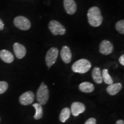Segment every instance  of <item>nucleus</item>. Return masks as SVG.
<instances>
[{"label": "nucleus", "mask_w": 124, "mask_h": 124, "mask_svg": "<svg viewBox=\"0 0 124 124\" xmlns=\"http://www.w3.org/2000/svg\"><path fill=\"white\" fill-rule=\"evenodd\" d=\"M88 22L93 27H98L103 22V16H102L100 9L97 7H93L89 8L87 13Z\"/></svg>", "instance_id": "nucleus-1"}, {"label": "nucleus", "mask_w": 124, "mask_h": 124, "mask_svg": "<svg viewBox=\"0 0 124 124\" xmlns=\"http://www.w3.org/2000/svg\"><path fill=\"white\" fill-rule=\"evenodd\" d=\"M8 89V83L5 81H0V94H4Z\"/></svg>", "instance_id": "nucleus-21"}, {"label": "nucleus", "mask_w": 124, "mask_h": 124, "mask_svg": "<svg viewBox=\"0 0 124 124\" xmlns=\"http://www.w3.org/2000/svg\"><path fill=\"white\" fill-rule=\"evenodd\" d=\"M36 98L39 103L41 105H45L49 100V90L46 85L42 82L36 93Z\"/></svg>", "instance_id": "nucleus-3"}, {"label": "nucleus", "mask_w": 124, "mask_h": 124, "mask_svg": "<svg viewBox=\"0 0 124 124\" xmlns=\"http://www.w3.org/2000/svg\"><path fill=\"white\" fill-rule=\"evenodd\" d=\"M14 25L18 29L23 31H27L31 28V23L28 18L22 16L16 17L13 20Z\"/></svg>", "instance_id": "nucleus-5"}, {"label": "nucleus", "mask_w": 124, "mask_h": 124, "mask_svg": "<svg viewBox=\"0 0 124 124\" xmlns=\"http://www.w3.org/2000/svg\"><path fill=\"white\" fill-rule=\"evenodd\" d=\"M63 6L66 13L70 15H74L77 10V5L74 0H64Z\"/></svg>", "instance_id": "nucleus-10"}, {"label": "nucleus", "mask_w": 124, "mask_h": 124, "mask_svg": "<svg viewBox=\"0 0 124 124\" xmlns=\"http://www.w3.org/2000/svg\"><path fill=\"white\" fill-rule=\"evenodd\" d=\"M99 51L102 55H108L114 51V46L110 41L103 40L100 43L99 46Z\"/></svg>", "instance_id": "nucleus-7"}, {"label": "nucleus", "mask_w": 124, "mask_h": 124, "mask_svg": "<svg viewBox=\"0 0 124 124\" xmlns=\"http://www.w3.org/2000/svg\"><path fill=\"white\" fill-rule=\"evenodd\" d=\"M85 110H86L85 105L81 102H75L71 104L70 110L74 117H77L81 113H83Z\"/></svg>", "instance_id": "nucleus-9"}, {"label": "nucleus", "mask_w": 124, "mask_h": 124, "mask_svg": "<svg viewBox=\"0 0 124 124\" xmlns=\"http://www.w3.org/2000/svg\"><path fill=\"white\" fill-rule=\"evenodd\" d=\"M33 107H34L36 110V113L33 118L35 120H38L41 119L43 116V108L42 105H40L39 103H35L32 105Z\"/></svg>", "instance_id": "nucleus-17"}, {"label": "nucleus", "mask_w": 124, "mask_h": 124, "mask_svg": "<svg viewBox=\"0 0 124 124\" xmlns=\"http://www.w3.org/2000/svg\"><path fill=\"white\" fill-rule=\"evenodd\" d=\"M35 100V94L31 91H27L20 95L19 102L23 106H27L32 104Z\"/></svg>", "instance_id": "nucleus-8"}, {"label": "nucleus", "mask_w": 124, "mask_h": 124, "mask_svg": "<svg viewBox=\"0 0 124 124\" xmlns=\"http://www.w3.org/2000/svg\"><path fill=\"white\" fill-rule=\"evenodd\" d=\"M92 78L94 82L97 84H101L103 82L102 77V71L98 67L94 68L92 71Z\"/></svg>", "instance_id": "nucleus-15"}, {"label": "nucleus", "mask_w": 124, "mask_h": 124, "mask_svg": "<svg viewBox=\"0 0 124 124\" xmlns=\"http://www.w3.org/2000/svg\"><path fill=\"white\" fill-rule=\"evenodd\" d=\"M118 61L122 66H124V55H122L121 56L120 58H119Z\"/></svg>", "instance_id": "nucleus-23"}, {"label": "nucleus", "mask_w": 124, "mask_h": 124, "mask_svg": "<svg viewBox=\"0 0 124 124\" xmlns=\"http://www.w3.org/2000/svg\"><path fill=\"white\" fill-rule=\"evenodd\" d=\"M116 124H124V121L122 120H119L116 121Z\"/></svg>", "instance_id": "nucleus-25"}, {"label": "nucleus", "mask_w": 124, "mask_h": 124, "mask_svg": "<svg viewBox=\"0 0 124 124\" xmlns=\"http://www.w3.org/2000/svg\"><path fill=\"white\" fill-rule=\"evenodd\" d=\"M60 57L66 64H69L72 59V53L69 46H62L60 51Z\"/></svg>", "instance_id": "nucleus-11"}, {"label": "nucleus", "mask_w": 124, "mask_h": 124, "mask_svg": "<svg viewBox=\"0 0 124 124\" xmlns=\"http://www.w3.org/2000/svg\"><path fill=\"white\" fill-rule=\"evenodd\" d=\"M13 51L16 58L18 59H23L27 54V49L24 46L19 43H15L13 44Z\"/></svg>", "instance_id": "nucleus-12"}, {"label": "nucleus", "mask_w": 124, "mask_h": 124, "mask_svg": "<svg viewBox=\"0 0 124 124\" xmlns=\"http://www.w3.org/2000/svg\"><path fill=\"white\" fill-rule=\"evenodd\" d=\"M91 67L90 62L86 59H81L72 64V70L75 73L85 74L87 72Z\"/></svg>", "instance_id": "nucleus-2"}, {"label": "nucleus", "mask_w": 124, "mask_h": 124, "mask_svg": "<svg viewBox=\"0 0 124 124\" xmlns=\"http://www.w3.org/2000/svg\"><path fill=\"white\" fill-rule=\"evenodd\" d=\"M48 28L54 36L64 35L66 33V28L61 23L55 20L49 21Z\"/></svg>", "instance_id": "nucleus-4"}, {"label": "nucleus", "mask_w": 124, "mask_h": 124, "mask_svg": "<svg viewBox=\"0 0 124 124\" xmlns=\"http://www.w3.org/2000/svg\"><path fill=\"white\" fill-rule=\"evenodd\" d=\"M122 85L121 83H112L106 88V91L110 95H115L122 89Z\"/></svg>", "instance_id": "nucleus-14"}, {"label": "nucleus", "mask_w": 124, "mask_h": 124, "mask_svg": "<svg viewBox=\"0 0 124 124\" xmlns=\"http://www.w3.org/2000/svg\"><path fill=\"white\" fill-rule=\"evenodd\" d=\"M115 28L116 31L118 32L119 33L124 35V20H121L117 21L116 23Z\"/></svg>", "instance_id": "nucleus-20"}, {"label": "nucleus", "mask_w": 124, "mask_h": 124, "mask_svg": "<svg viewBox=\"0 0 124 124\" xmlns=\"http://www.w3.org/2000/svg\"><path fill=\"white\" fill-rule=\"evenodd\" d=\"M102 77L103 81H104L106 84L110 85L113 83V80L111 76L110 75V74H108V69H105L102 70Z\"/></svg>", "instance_id": "nucleus-19"}, {"label": "nucleus", "mask_w": 124, "mask_h": 124, "mask_svg": "<svg viewBox=\"0 0 124 124\" xmlns=\"http://www.w3.org/2000/svg\"><path fill=\"white\" fill-rule=\"evenodd\" d=\"M79 89L83 93H90L94 90L95 87L91 83L88 82H84L79 85Z\"/></svg>", "instance_id": "nucleus-16"}, {"label": "nucleus", "mask_w": 124, "mask_h": 124, "mask_svg": "<svg viewBox=\"0 0 124 124\" xmlns=\"http://www.w3.org/2000/svg\"><path fill=\"white\" fill-rule=\"evenodd\" d=\"M59 55V50L56 47H51L46 54V64L49 69L56 62Z\"/></svg>", "instance_id": "nucleus-6"}, {"label": "nucleus", "mask_w": 124, "mask_h": 124, "mask_svg": "<svg viewBox=\"0 0 124 124\" xmlns=\"http://www.w3.org/2000/svg\"><path fill=\"white\" fill-rule=\"evenodd\" d=\"M97 121L94 118H90L87 120L85 122V124H96Z\"/></svg>", "instance_id": "nucleus-22"}, {"label": "nucleus", "mask_w": 124, "mask_h": 124, "mask_svg": "<svg viewBox=\"0 0 124 124\" xmlns=\"http://www.w3.org/2000/svg\"><path fill=\"white\" fill-rule=\"evenodd\" d=\"M5 25L2 20L0 18V31H2L4 29Z\"/></svg>", "instance_id": "nucleus-24"}, {"label": "nucleus", "mask_w": 124, "mask_h": 124, "mask_svg": "<svg viewBox=\"0 0 124 124\" xmlns=\"http://www.w3.org/2000/svg\"><path fill=\"white\" fill-rule=\"evenodd\" d=\"M0 121H1V118H0Z\"/></svg>", "instance_id": "nucleus-26"}, {"label": "nucleus", "mask_w": 124, "mask_h": 124, "mask_svg": "<svg viewBox=\"0 0 124 124\" xmlns=\"http://www.w3.org/2000/svg\"><path fill=\"white\" fill-rule=\"evenodd\" d=\"M0 58L2 61L7 63H11L15 59L12 52L7 49H2L0 51Z\"/></svg>", "instance_id": "nucleus-13"}, {"label": "nucleus", "mask_w": 124, "mask_h": 124, "mask_svg": "<svg viewBox=\"0 0 124 124\" xmlns=\"http://www.w3.org/2000/svg\"><path fill=\"white\" fill-rule=\"evenodd\" d=\"M71 115V110L69 108H65L62 110L60 113L59 120L60 122L64 123L69 118Z\"/></svg>", "instance_id": "nucleus-18"}]
</instances>
